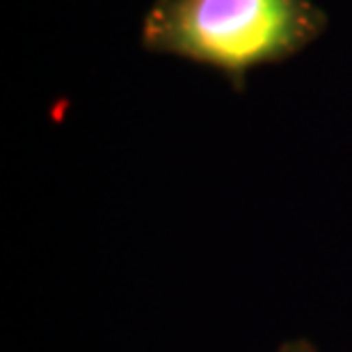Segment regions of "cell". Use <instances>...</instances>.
Masks as SVG:
<instances>
[{"mask_svg": "<svg viewBox=\"0 0 352 352\" xmlns=\"http://www.w3.org/2000/svg\"><path fill=\"white\" fill-rule=\"evenodd\" d=\"M274 352H320L314 346L311 341L307 339H295V341H286L284 346H279Z\"/></svg>", "mask_w": 352, "mask_h": 352, "instance_id": "2", "label": "cell"}, {"mask_svg": "<svg viewBox=\"0 0 352 352\" xmlns=\"http://www.w3.org/2000/svg\"><path fill=\"white\" fill-rule=\"evenodd\" d=\"M325 28L311 0H153L142 46L213 67L243 91L252 69L293 58Z\"/></svg>", "mask_w": 352, "mask_h": 352, "instance_id": "1", "label": "cell"}]
</instances>
